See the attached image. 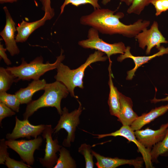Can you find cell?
Listing matches in <instances>:
<instances>
[{"instance_id": "8d00e7d4", "label": "cell", "mask_w": 168, "mask_h": 168, "mask_svg": "<svg viewBox=\"0 0 168 168\" xmlns=\"http://www.w3.org/2000/svg\"><path fill=\"white\" fill-rule=\"evenodd\" d=\"M111 0H102V3L104 5H106Z\"/></svg>"}, {"instance_id": "6da1fadb", "label": "cell", "mask_w": 168, "mask_h": 168, "mask_svg": "<svg viewBox=\"0 0 168 168\" xmlns=\"http://www.w3.org/2000/svg\"><path fill=\"white\" fill-rule=\"evenodd\" d=\"M115 11L108 9L98 8L91 13L82 16L80 23L94 28L102 34H119L131 38L135 37L149 26V21L139 19L134 23L127 25L120 21L124 16L122 12L114 14Z\"/></svg>"}, {"instance_id": "ac0fdd59", "label": "cell", "mask_w": 168, "mask_h": 168, "mask_svg": "<svg viewBox=\"0 0 168 168\" xmlns=\"http://www.w3.org/2000/svg\"><path fill=\"white\" fill-rule=\"evenodd\" d=\"M168 111V104L152 109L147 113L138 116L130 126L134 131L141 129L157 118L164 114Z\"/></svg>"}, {"instance_id": "8992f818", "label": "cell", "mask_w": 168, "mask_h": 168, "mask_svg": "<svg viewBox=\"0 0 168 168\" xmlns=\"http://www.w3.org/2000/svg\"><path fill=\"white\" fill-rule=\"evenodd\" d=\"M79 106L77 109L69 113L65 107L62 110V113L58 123L54 128V133H58L62 129H64L68 133V135L63 142V145L67 147H70L71 142H74L75 132L76 128L80 124L79 117L83 110L81 103L78 100Z\"/></svg>"}, {"instance_id": "3957f363", "label": "cell", "mask_w": 168, "mask_h": 168, "mask_svg": "<svg viewBox=\"0 0 168 168\" xmlns=\"http://www.w3.org/2000/svg\"><path fill=\"white\" fill-rule=\"evenodd\" d=\"M44 90L43 94L38 99L32 100L27 104L23 114L24 119H28L39 109L44 107H54L58 114H62L61 100L66 98L69 93L66 87L62 83L56 81L47 83Z\"/></svg>"}, {"instance_id": "ffe728a7", "label": "cell", "mask_w": 168, "mask_h": 168, "mask_svg": "<svg viewBox=\"0 0 168 168\" xmlns=\"http://www.w3.org/2000/svg\"><path fill=\"white\" fill-rule=\"evenodd\" d=\"M111 65V62L110 61L108 68L109 72L108 84L110 87V93L108 102L111 115L118 118L120 108V92L118 90L117 88L114 86L113 83Z\"/></svg>"}, {"instance_id": "5b68a950", "label": "cell", "mask_w": 168, "mask_h": 168, "mask_svg": "<svg viewBox=\"0 0 168 168\" xmlns=\"http://www.w3.org/2000/svg\"><path fill=\"white\" fill-rule=\"evenodd\" d=\"M87 37L86 40L79 41L78 45L84 48L95 49L105 54L110 61L111 56L123 54L126 49L124 44L122 42L113 44L105 42L100 38L99 32L92 27L89 30Z\"/></svg>"}, {"instance_id": "484cf974", "label": "cell", "mask_w": 168, "mask_h": 168, "mask_svg": "<svg viewBox=\"0 0 168 168\" xmlns=\"http://www.w3.org/2000/svg\"><path fill=\"white\" fill-rule=\"evenodd\" d=\"M152 0H133L127 10L129 14L133 13L140 15L145 7L148 6Z\"/></svg>"}, {"instance_id": "1f68e13d", "label": "cell", "mask_w": 168, "mask_h": 168, "mask_svg": "<svg viewBox=\"0 0 168 168\" xmlns=\"http://www.w3.org/2000/svg\"><path fill=\"white\" fill-rule=\"evenodd\" d=\"M42 5V9L52 19L54 16V9L51 5V0H40Z\"/></svg>"}, {"instance_id": "4fadbf2b", "label": "cell", "mask_w": 168, "mask_h": 168, "mask_svg": "<svg viewBox=\"0 0 168 168\" xmlns=\"http://www.w3.org/2000/svg\"><path fill=\"white\" fill-rule=\"evenodd\" d=\"M168 128V122L162 124L156 130L147 128L136 130L134 133L138 141L145 147L151 150L155 145L163 140Z\"/></svg>"}, {"instance_id": "2e32d148", "label": "cell", "mask_w": 168, "mask_h": 168, "mask_svg": "<svg viewBox=\"0 0 168 168\" xmlns=\"http://www.w3.org/2000/svg\"><path fill=\"white\" fill-rule=\"evenodd\" d=\"M51 18L47 14L44 13L40 19L32 22L24 20L16 27L17 34L16 36V42L23 43L27 40L30 35L36 29L43 26L45 22Z\"/></svg>"}, {"instance_id": "cb8c5ba5", "label": "cell", "mask_w": 168, "mask_h": 168, "mask_svg": "<svg viewBox=\"0 0 168 168\" xmlns=\"http://www.w3.org/2000/svg\"><path fill=\"white\" fill-rule=\"evenodd\" d=\"M0 102H3L15 112L19 111L21 103L19 98L15 94H11L6 92H0Z\"/></svg>"}, {"instance_id": "4316f807", "label": "cell", "mask_w": 168, "mask_h": 168, "mask_svg": "<svg viewBox=\"0 0 168 168\" xmlns=\"http://www.w3.org/2000/svg\"><path fill=\"white\" fill-rule=\"evenodd\" d=\"M99 0H64V1L60 7V14L64 11L66 6L71 4L75 6L78 7L82 4H89L92 6L94 9L100 8V6L98 3Z\"/></svg>"}, {"instance_id": "d6a6232c", "label": "cell", "mask_w": 168, "mask_h": 168, "mask_svg": "<svg viewBox=\"0 0 168 168\" xmlns=\"http://www.w3.org/2000/svg\"><path fill=\"white\" fill-rule=\"evenodd\" d=\"M7 50L6 49L3 47V45L0 44V59H2L5 63L8 65L12 64V62L8 58L7 55L6 53Z\"/></svg>"}, {"instance_id": "836d02e7", "label": "cell", "mask_w": 168, "mask_h": 168, "mask_svg": "<svg viewBox=\"0 0 168 168\" xmlns=\"http://www.w3.org/2000/svg\"><path fill=\"white\" fill-rule=\"evenodd\" d=\"M168 101V96L165 98L161 99H157L155 97L153 99L151 100V103H156L161 101Z\"/></svg>"}, {"instance_id": "603a6c76", "label": "cell", "mask_w": 168, "mask_h": 168, "mask_svg": "<svg viewBox=\"0 0 168 168\" xmlns=\"http://www.w3.org/2000/svg\"><path fill=\"white\" fill-rule=\"evenodd\" d=\"M15 82V77L6 68L0 67V92H6L12 84Z\"/></svg>"}, {"instance_id": "7a4b0ae2", "label": "cell", "mask_w": 168, "mask_h": 168, "mask_svg": "<svg viewBox=\"0 0 168 168\" xmlns=\"http://www.w3.org/2000/svg\"><path fill=\"white\" fill-rule=\"evenodd\" d=\"M104 53L100 51H95L89 55L84 63L74 69H71L61 62L56 68L57 73L54 78L56 81L62 83L66 87L71 96L77 98L74 90L77 87L83 88L82 80L85 69L93 63L105 61L108 58L104 56Z\"/></svg>"}, {"instance_id": "4dcf8cb0", "label": "cell", "mask_w": 168, "mask_h": 168, "mask_svg": "<svg viewBox=\"0 0 168 168\" xmlns=\"http://www.w3.org/2000/svg\"><path fill=\"white\" fill-rule=\"evenodd\" d=\"M0 141V164L5 165L6 158L9 155L7 151L8 146L5 139H1Z\"/></svg>"}, {"instance_id": "7402d4cb", "label": "cell", "mask_w": 168, "mask_h": 168, "mask_svg": "<svg viewBox=\"0 0 168 168\" xmlns=\"http://www.w3.org/2000/svg\"><path fill=\"white\" fill-rule=\"evenodd\" d=\"M168 152V128L166 134L161 141L155 145L151 150L150 153L152 162H157V158Z\"/></svg>"}, {"instance_id": "9a60e30c", "label": "cell", "mask_w": 168, "mask_h": 168, "mask_svg": "<svg viewBox=\"0 0 168 168\" xmlns=\"http://www.w3.org/2000/svg\"><path fill=\"white\" fill-rule=\"evenodd\" d=\"M130 47L128 46L124 53L121 54L117 58L118 62H121L127 58H130L133 60L135 63V67L132 69L128 71L126 79L131 80L134 76L135 72L137 69L142 65L147 63L153 58L157 57L162 56L164 54H168V47L165 48L163 46H161L158 49L159 51L152 55L149 56H136L133 55L130 51Z\"/></svg>"}, {"instance_id": "52a82bcc", "label": "cell", "mask_w": 168, "mask_h": 168, "mask_svg": "<svg viewBox=\"0 0 168 168\" xmlns=\"http://www.w3.org/2000/svg\"><path fill=\"white\" fill-rule=\"evenodd\" d=\"M42 142V138L39 136L29 140H8L6 141V143L8 147L18 154L24 162L31 166L35 162L34 152L39 149Z\"/></svg>"}, {"instance_id": "e0dca14e", "label": "cell", "mask_w": 168, "mask_h": 168, "mask_svg": "<svg viewBox=\"0 0 168 168\" xmlns=\"http://www.w3.org/2000/svg\"><path fill=\"white\" fill-rule=\"evenodd\" d=\"M120 108L118 120L123 125L130 126L138 117L133 109L131 99L120 93Z\"/></svg>"}, {"instance_id": "44dd1931", "label": "cell", "mask_w": 168, "mask_h": 168, "mask_svg": "<svg viewBox=\"0 0 168 168\" xmlns=\"http://www.w3.org/2000/svg\"><path fill=\"white\" fill-rule=\"evenodd\" d=\"M59 157L54 168H75L77 165L69 151L62 147L59 151Z\"/></svg>"}, {"instance_id": "277c9868", "label": "cell", "mask_w": 168, "mask_h": 168, "mask_svg": "<svg viewBox=\"0 0 168 168\" xmlns=\"http://www.w3.org/2000/svg\"><path fill=\"white\" fill-rule=\"evenodd\" d=\"M63 53V50L61 49L60 55L57 57L56 61L53 63H50L48 61L44 63L43 58L40 56L37 57L29 63L25 60L24 58H22L20 65L8 67L6 68L15 77L16 82L21 80H39L46 72L57 68L65 58Z\"/></svg>"}, {"instance_id": "7c38bea8", "label": "cell", "mask_w": 168, "mask_h": 168, "mask_svg": "<svg viewBox=\"0 0 168 168\" xmlns=\"http://www.w3.org/2000/svg\"><path fill=\"white\" fill-rule=\"evenodd\" d=\"M6 15V24L0 35L4 40L6 48L11 56L19 54L20 50L16 44L15 32L17 31L16 23L7 7H3Z\"/></svg>"}, {"instance_id": "5bb4252c", "label": "cell", "mask_w": 168, "mask_h": 168, "mask_svg": "<svg viewBox=\"0 0 168 168\" xmlns=\"http://www.w3.org/2000/svg\"><path fill=\"white\" fill-rule=\"evenodd\" d=\"M92 153L96 159L95 164L98 168H115L125 165H132L135 168H140L142 167L144 162L142 157L126 159L105 157L93 150Z\"/></svg>"}, {"instance_id": "d590c367", "label": "cell", "mask_w": 168, "mask_h": 168, "mask_svg": "<svg viewBox=\"0 0 168 168\" xmlns=\"http://www.w3.org/2000/svg\"><path fill=\"white\" fill-rule=\"evenodd\" d=\"M133 0H120L121 2L125 3L127 6H130L132 3Z\"/></svg>"}, {"instance_id": "ba28073f", "label": "cell", "mask_w": 168, "mask_h": 168, "mask_svg": "<svg viewBox=\"0 0 168 168\" xmlns=\"http://www.w3.org/2000/svg\"><path fill=\"white\" fill-rule=\"evenodd\" d=\"M134 38L137 40L140 48L144 49L147 47L146 53L147 55L150 54L153 47H156L158 49L161 44L168 43L159 30L158 23L156 21L153 22L149 29L147 28L144 29Z\"/></svg>"}, {"instance_id": "f1b7e54d", "label": "cell", "mask_w": 168, "mask_h": 168, "mask_svg": "<svg viewBox=\"0 0 168 168\" xmlns=\"http://www.w3.org/2000/svg\"><path fill=\"white\" fill-rule=\"evenodd\" d=\"M5 165L8 168H32L30 166L21 161H16L7 156L5 159Z\"/></svg>"}, {"instance_id": "f546056e", "label": "cell", "mask_w": 168, "mask_h": 168, "mask_svg": "<svg viewBox=\"0 0 168 168\" xmlns=\"http://www.w3.org/2000/svg\"><path fill=\"white\" fill-rule=\"evenodd\" d=\"M16 112L2 102H0V125L2 126V121L5 118L10 117L16 114Z\"/></svg>"}, {"instance_id": "83f0119b", "label": "cell", "mask_w": 168, "mask_h": 168, "mask_svg": "<svg viewBox=\"0 0 168 168\" xmlns=\"http://www.w3.org/2000/svg\"><path fill=\"white\" fill-rule=\"evenodd\" d=\"M150 3L153 5L155 9L156 16L168 10V0H152Z\"/></svg>"}, {"instance_id": "d6986e66", "label": "cell", "mask_w": 168, "mask_h": 168, "mask_svg": "<svg viewBox=\"0 0 168 168\" xmlns=\"http://www.w3.org/2000/svg\"><path fill=\"white\" fill-rule=\"evenodd\" d=\"M47 84L45 80H33L26 88H21L15 93L19 98L21 103L27 104L32 100V97L36 92L44 89Z\"/></svg>"}, {"instance_id": "30bf717a", "label": "cell", "mask_w": 168, "mask_h": 168, "mask_svg": "<svg viewBox=\"0 0 168 168\" xmlns=\"http://www.w3.org/2000/svg\"><path fill=\"white\" fill-rule=\"evenodd\" d=\"M134 132L130 126L123 125L119 129L113 132L105 134H94V135L97 136L96 138L99 139L108 136H121L125 138L129 141L134 143L137 146L139 152L142 155L146 167L153 168L150 153L151 150L145 147L138 141Z\"/></svg>"}, {"instance_id": "d4e9b609", "label": "cell", "mask_w": 168, "mask_h": 168, "mask_svg": "<svg viewBox=\"0 0 168 168\" xmlns=\"http://www.w3.org/2000/svg\"><path fill=\"white\" fill-rule=\"evenodd\" d=\"M91 146L85 143L82 144L79 147L78 152L83 155L84 157L86 168H93L94 167L93 161V155L92 153Z\"/></svg>"}, {"instance_id": "9c48e42d", "label": "cell", "mask_w": 168, "mask_h": 168, "mask_svg": "<svg viewBox=\"0 0 168 168\" xmlns=\"http://www.w3.org/2000/svg\"><path fill=\"white\" fill-rule=\"evenodd\" d=\"M54 131L51 125L46 124L42 133V136L46 142L45 155L43 158H39V161L43 166L47 168H54L55 166L58 158L56 153L62 147L57 138H52Z\"/></svg>"}, {"instance_id": "e575fe53", "label": "cell", "mask_w": 168, "mask_h": 168, "mask_svg": "<svg viewBox=\"0 0 168 168\" xmlns=\"http://www.w3.org/2000/svg\"><path fill=\"white\" fill-rule=\"evenodd\" d=\"M18 0H0V4H2L5 3H12L16 2Z\"/></svg>"}, {"instance_id": "8fae6325", "label": "cell", "mask_w": 168, "mask_h": 168, "mask_svg": "<svg viewBox=\"0 0 168 168\" xmlns=\"http://www.w3.org/2000/svg\"><path fill=\"white\" fill-rule=\"evenodd\" d=\"M45 125L41 124L34 125L30 123L28 119L21 120L17 116L15 117V125L11 133L6 134L8 140H15L20 138H26L30 139L31 137L36 138L42 133Z\"/></svg>"}]
</instances>
